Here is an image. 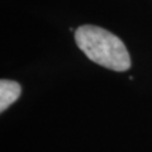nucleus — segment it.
Returning a JSON list of instances; mask_svg holds the SVG:
<instances>
[{
  "mask_svg": "<svg viewBox=\"0 0 152 152\" xmlns=\"http://www.w3.org/2000/svg\"><path fill=\"white\" fill-rule=\"evenodd\" d=\"M79 48L93 62L113 71H127L131 57L124 43L107 29L96 26H81L75 32Z\"/></svg>",
  "mask_w": 152,
  "mask_h": 152,
  "instance_id": "f257e3e1",
  "label": "nucleus"
},
{
  "mask_svg": "<svg viewBox=\"0 0 152 152\" xmlns=\"http://www.w3.org/2000/svg\"><path fill=\"white\" fill-rule=\"evenodd\" d=\"M22 88L17 81L1 80L0 81V112H4L20 96Z\"/></svg>",
  "mask_w": 152,
  "mask_h": 152,
  "instance_id": "f03ea898",
  "label": "nucleus"
}]
</instances>
